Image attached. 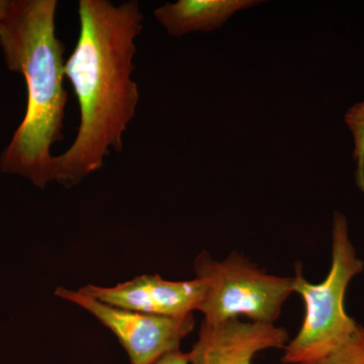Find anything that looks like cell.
<instances>
[{
    "label": "cell",
    "instance_id": "8992f818",
    "mask_svg": "<svg viewBox=\"0 0 364 364\" xmlns=\"http://www.w3.org/2000/svg\"><path fill=\"white\" fill-rule=\"evenodd\" d=\"M78 291L124 310L160 317H181L198 312L205 286L198 277L168 280L158 274H142L117 286L87 284Z\"/></svg>",
    "mask_w": 364,
    "mask_h": 364
},
{
    "label": "cell",
    "instance_id": "30bf717a",
    "mask_svg": "<svg viewBox=\"0 0 364 364\" xmlns=\"http://www.w3.org/2000/svg\"><path fill=\"white\" fill-rule=\"evenodd\" d=\"M306 364H364V326L358 324L350 338L327 358Z\"/></svg>",
    "mask_w": 364,
    "mask_h": 364
},
{
    "label": "cell",
    "instance_id": "ba28073f",
    "mask_svg": "<svg viewBox=\"0 0 364 364\" xmlns=\"http://www.w3.org/2000/svg\"><path fill=\"white\" fill-rule=\"evenodd\" d=\"M258 0H178L166 4L154 11L171 37L196 32L208 33L221 28L234 14L258 6Z\"/></svg>",
    "mask_w": 364,
    "mask_h": 364
},
{
    "label": "cell",
    "instance_id": "7c38bea8",
    "mask_svg": "<svg viewBox=\"0 0 364 364\" xmlns=\"http://www.w3.org/2000/svg\"><path fill=\"white\" fill-rule=\"evenodd\" d=\"M9 6V0H0V21L4 18V14H6Z\"/></svg>",
    "mask_w": 364,
    "mask_h": 364
},
{
    "label": "cell",
    "instance_id": "277c9868",
    "mask_svg": "<svg viewBox=\"0 0 364 364\" xmlns=\"http://www.w3.org/2000/svg\"><path fill=\"white\" fill-rule=\"evenodd\" d=\"M195 272L196 277L205 282V296L198 312L208 324L241 317L275 324L287 299L294 294V277L268 273L237 252L215 260L203 251L196 258Z\"/></svg>",
    "mask_w": 364,
    "mask_h": 364
},
{
    "label": "cell",
    "instance_id": "9c48e42d",
    "mask_svg": "<svg viewBox=\"0 0 364 364\" xmlns=\"http://www.w3.org/2000/svg\"><path fill=\"white\" fill-rule=\"evenodd\" d=\"M345 123L353 136L352 157L356 162L355 181L364 193V102H358L345 114Z\"/></svg>",
    "mask_w": 364,
    "mask_h": 364
},
{
    "label": "cell",
    "instance_id": "7a4b0ae2",
    "mask_svg": "<svg viewBox=\"0 0 364 364\" xmlns=\"http://www.w3.org/2000/svg\"><path fill=\"white\" fill-rule=\"evenodd\" d=\"M57 0H9L0 21V48L11 72L26 83V111L0 155V171L44 189L54 178L55 143L63 141L68 93L65 45L56 35Z\"/></svg>",
    "mask_w": 364,
    "mask_h": 364
},
{
    "label": "cell",
    "instance_id": "6da1fadb",
    "mask_svg": "<svg viewBox=\"0 0 364 364\" xmlns=\"http://www.w3.org/2000/svg\"><path fill=\"white\" fill-rule=\"evenodd\" d=\"M80 30L64 74L77 98V135L63 154L54 156V178L77 186L104 167L111 150L124 149V134L136 116L140 93L132 75L136 40L144 16L135 0L114 4L80 0Z\"/></svg>",
    "mask_w": 364,
    "mask_h": 364
},
{
    "label": "cell",
    "instance_id": "3957f363",
    "mask_svg": "<svg viewBox=\"0 0 364 364\" xmlns=\"http://www.w3.org/2000/svg\"><path fill=\"white\" fill-rule=\"evenodd\" d=\"M363 269L364 262L358 257L349 237L346 218L335 212L331 267L327 277L320 284H312L304 275L303 265L296 264L294 291L303 299L305 316L298 334L284 348L282 363H317L350 338L358 323L345 310V294L351 280Z\"/></svg>",
    "mask_w": 364,
    "mask_h": 364
},
{
    "label": "cell",
    "instance_id": "5b68a950",
    "mask_svg": "<svg viewBox=\"0 0 364 364\" xmlns=\"http://www.w3.org/2000/svg\"><path fill=\"white\" fill-rule=\"evenodd\" d=\"M57 298L80 306L97 318L119 340L131 364H154L181 349L182 340L196 326L193 314L160 317L124 310L67 287L55 289Z\"/></svg>",
    "mask_w": 364,
    "mask_h": 364
},
{
    "label": "cell",
    "instance_id": "52a82bcc",
    "mask_svg": "<svg viewBox=\"0 0 364 364\" xmlns=\"http://www.w3.org/2000/svg\"><path fill=\"white\" fill-rule=\"evenodd\" d=\"M289 341L284 327L267 323L225 321L203 322L198 339L188 352L191 364H253L260 352L284 349Z\"/></svg>",
    "mask_w": 364,
    "mask_h": 364
},
{
    "label": "cell",
    "instance_id": "8fae6325",
    "mask_svg": "<svg viewBox=\"0 0 364 364\" xmlns=\"http://www.w3.org/2000/svg\"><path fill=\"white\" fill-rule=\"evenodd\" d=\"M154 364H191L189 363L188 352H183L181 349L170 352L167 355L163 356L161 359Z\"/></svg>",
    "mask_w": 364,
    "mask_h": 364
}]
</instances>
